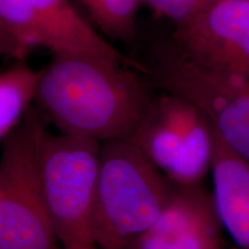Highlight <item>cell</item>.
Segmentation results:
<instances>
[{
	"label": "cell",
	"mask_w": 249,
	"mask_h": 249,
	"mask_svg": "<svg viewBox=\"0 0 249 249\" xmlns=\"http://www.w3.org/2000/svg\"><path fill=\"white\" fill-rule=\"evenodd\" d=\"M138 73L114 58L54 54L35 99L62 135L128 139L152 97Z\"/></svg>",
	"instance_id": "cell-1"
},
{
	"label": "cell",
	"mask_w": 249,
	"mask_h": 249,
	"mask_svg": "<svg viewBox=\"0 0 249 249\" xmlns=\"http://www.w3.org/2000/svg\"><path fill=\"white\" fill-rule=\"evenodd\" d=\"M174 182L129 139L101 143L93 233L99 249H124L151 226Z\"/></svg>",
	"instance_id": "cell-2"
},
{
	"label": "cell",
	"mask_w": 249,
	"mask_h": 249,
	"mask_svg": "<svg viewBox=\"0 0 249 249\" xmlns=\"http://www.w3.org/2000/svg\"><path fill=\"white\" fill-rule=\"evenodd\" d=\"M45 123L29 110L2 143L0 249H62L52 226L40 176Z\"/></svg>",
	"instance_id": "cell-3"
},
{
	"label": "cell",
	"mask_w": 249,
	"mask_h": 249,
	"mask_svg": "<svg viewBox=\"0 0 249 249\" xmlns=\"http://www.w3.org/2000/svg\"><path fill=\"white\" fill-rule=\"evenodd\" d=\"M101 142L53 135L40 145V176L62 249H99L93 233Z\"/></svg>",
	"instance_id": "cell-4"
},
{
	"label": "cell",
	"mask_w": 249,
	"mask_h": 249,
	"mask_svg": "<svg viewBox=\"0 0 249 249\" xmlns=\"http://www.w3.org/2000/svg\"><path fill=\"white\" fill-rule=\"evenodd\" d=\"M128 139L178 185L201 183L213 169V124L200 108L177 93L163 90L152 96Z\"/></svg>",
	"instance_id": "cell-5"
},
{
	"label": "cell",
	"mask_w": 249,
	"mask_h": 249,
	"mask_svg": "<svg viewBox=\"0 0 249 249\" xmlns=\"http://www.w3.org/2000/svg\"><path fill=\"white\" fill-rule=\"evenodd\" d=\"M149 71L161 90L200 108L224 144L249 163V75L201 66L172 45L158 50Z\"/></svg>",
	"instance_id": "cell-6"
},
{
	"label": "cell",
	"mask_w": 249,
	"mask_h": 249,
	"mask_svg": "<svg viewBox=\"0 0 249 249\" xmlns=\"http://www.w3.org/2000/svg\"><path fill=\"white\" fill-rule=\"evenodd\" d=\"M1 53L21 61L36 48L54 54H92L124 61L141 74L149 67L127 58L99 36L71 0H0Z\"/></svg>",
	"instance_id": "cell-7"
},
{
	"label": "cell",
	"mask_w": 249,
	"mask_h": 249,
	"mask_svg": "<svg viewBox=\"0 0 249 249\" xmlns=\"http://www.w3.org/2000/svg\"><path fill=\"white\" fill-rule=\"evenodd\" d=\"M171 45L201 66L249 75V0H213L177 24Z\"/></svg>",
	"instance_id": "cell-8"
},
{
	"label": "cell",
	"mask_w": 249,
	"mask_h": 249,
	"mask_svg": "<svg viewBox=\"0 0 249 249\" xmlns=\"http://www.w3.org/2000/svg\"><path fill=\"white\" fill-rule=\"evenodd\" d=\"M222 229L213 195L201 183H174L155 223L124 249H225Z\"/></svg>",
	"instance_id": "cell-9"
},
{
	"label": "cell",
	"mask_w": 249,
	"mask_h": 249,
	"mask_svg": "<svg viewBox=\"0 0 249 249\" xmlns=\"http://www.w3.org/2000/svg\"><path fill=\"white\" fill-rule=\"evenodd\" d=\"M211 171L223 227L239 248L249 249V163L230 150L216 132Z\"/></svg>",
	"instance_id": "cell-10"
},
{
	"label": "cell",
	"mask_w": 249,
	"mask_h": 249,
	"mask_svg": "<svg viewBox=\"0 0 249 249\" xmlns=\"http://www.w3.org/2000/svg\"><path fill=\"white\" fill-rule=\"evenodd\" d=\"M43 70L34 71L23 60L0 75V140L7 138L22 121L36 98Z\"/></svg>",
	"instance_id": "cell-11"
},
{
	"label": "cell",
	"mask_w": 249,
	"mask_h": 249,
	"mask_svg": "<svg viewBox=\"0 0 249 249\" xmlns=\"http://www.w3.org/2000/svg\"><path fill=\"white\" fill-rule=\"evenodd\" d=\"M96 24L112 38L133 43L136 36V13L142 0H80Z\"/></svg>",
	"instance_id": "cell-12"
},
{
	"label": "cell",
	"mask_w": 249,
	"mask_h": 249,
	"mask_svg": "<svg viewBox=\"0 0 249 249\" xmlns=\"http://www.w3.org/2000/svg\"><path fill=\"white\" fill-rule=\"evenodd\" d=\"M213 0H142L157 14L169 18L177 24L191 20Z\"/></svg>",
	"instance_id": "cell-13"
}]
</instances>
